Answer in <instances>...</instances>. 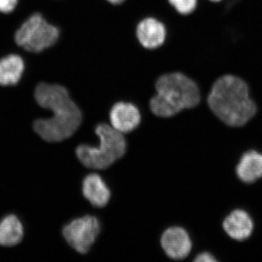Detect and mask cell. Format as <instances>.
<instances>
[{
  "instance_id": "3",
  "label": "cell",
  "mask_w": 262,
  "mask_h": 262,
  "mask_svg": "<svg viewBox=\"0 0 262 262\" xmlns=\"http://www.w3.org/2000/svg\"><path fill=\"white\" fill-rule=\"evenodd\" d=\"M155 88L157 94L150 100L149 106L158 117H173L186 108L195 107L201 101L198 84L180 72L161 76Z\"/></svg>"
},
{
  "instance_id": "12",
  "label": "cell",
  "mask_w": 262,
  "mask_h": 262,
  "mask_svg": "<svg viewBox=\"0 0 262 262\" xmlns=\"http://www.w3.org/2000/svg\"><path fill=\"white\" fill-rule=\"evenodd\" d=\"M237 177L245 183H253L262 178V154L256 151L245 153L236 168Z\"/></svg>"
},
{
  "instance_id": "16",
  "label": "cell",
  "mask_w": 262,
  "mask_h": 262,
  "mask_svg": "<svg viewBox=\"0 0 262 262\" xmlns=\"http://www.w3.org/2000/svg\"><path fill=\"white\" fill-rule=\"evenodd\" d=\"M18 0H0V13H10L18 5Z\"/></svg>"
},
{
  "instance_id": "17",
  "label": "cell",
  "mask_w": 262,
  "mask_h": 262,
  "mask_svg": "<svg viewBox=\"0 0 262 262\" xmlns=\"http://www.w3.org/2000/svg\"><path fill=\"white\" fill-rule=\"evenodd\" d=\"M194 261L196 262H215L217 261L214 256L209 253H202L201 254L198 255L194 258Z\"/></svg>"
},
{
  "instance_id": "19",
  "label": "cell",
  "mask_w": 262,
  "mask_h": 262,
  "mask_svg": "<svg viewBox=\"0 0 262 262\" xmlns=\"http://www.w3.org/2000/svg\"><path fill=\"white\" fill-rule=\"evenodd\" d=\"M212 2H214V3H217V2L222 1V0H211Z\"/></svg>"
},
{
  "instance_id": "13",
  "label": "cell",
  "mask_w": 262,
  "mask_h": 262,
  "mask_svg": "<svg viewBox=\"0 0 262 262\" xmlns=\"http://www.w3.org/2000/svg\"><path fill=\"white\" fill-rule=\"evenodd\" d=\"M25 64L23 58L18 55L11 54L0 59V84L15 85L23 75Z\"/></svg>"
},
{
  "instance_id": "8",
  "label": "cell",
  "mask_w": 262,
  "mask_h": 262,
  "mask_svg": "<svg viewBox=\"0 0 262 262\" xmlns=\"http://www.w3.org/2000/svg\"><path fill=\"white\" fill-rule=\"evenodd\" d=\"M111 126L121 134H127L135 130L141 122L139 108L130 103H115L110 111Z\"/></svg>"
},
{
  "instance_id": "14",
  "label": "cell",
  "mask_w": 262,
  "mask_h": 262,
  "mask_svg": "<svg viewBox=\"0 0 262 262\" xmlns=\"http://www.w3.org/2000/svg\"><path fill=\"white\" fill-rule=\"evenodd\" d=\"M24 234V226L16 215H6L0 221V245L12 247L21 242Z\"/></svg>"
},
{
  "instance_id": "18",
  "label": "cell",
  "mask_w": 262,
  "mask_h": 262,
  "mask_svg": "<svg viewBox=\"0 0 262 262\" xmlns=\"http://www.w3.org/2000/svg\"><path fill=\"white\" fill-rule=\"evenodd\" d=\"M108 3H111V4L113 5H119L120 3H122V2L125 1V0H106Z\"/></svg>"
},
{
  "instance_id": "15",
  "label": "cell",
  "mask_w": 262,
  "mask_h": 262,
  "mask_svg": "<svg viewBox=\"0 0 262 262\" xmlns=\"http://www.w3.org/2000/svg\"><path fill=\"white\" fill-rule=\"evenodd\" d=\"M170 4L180 14L188 15L192 13L196 6V0H168Z\"/></svg>"
},
{
  "instance_id": "7",
  "label": "cell",
  "mask_w": 262,
  "mask_h": 262,
  "mask_svg": "<svg viewBox=\"0 0 262 262\" xmlns=\"http://www.w3.org/2000/svg\"><path fill=\"white\" fill-rule=\"evenodd\" d=\"M160 243L167 256L173 259H184L192 249L190 237L187 231L182 227H173L166 229L162 235Z\"/></svg>"
},
{
  "instance_id": "1",
  "label": "cell",
  "mask_w": 262,
  "mask_h": 262,
  "mask_svg": "<svg viewBox=\"0 0 262 262\" xmlns=\"http://www.w3.org/2000/svg\"><path fill=\"white\" fill-rule=\"evenodd\" d=\"M36 101L53 115L47 119H38L33 128L43 140L60 142L69 139L79 128L82 115L80 108L71 98L63 86L41 82L34 91Z\"/></svg>"
},
{
  "instance_id": "11",
  "label": "cell",
  "mask_w": 262,
  "mask_h": 262,
  "mask_svg": "<svg viewBox=\"0 0 262 262\" xmlns=\"http://www.w3.org/2000/svg\"><path fill=\"white\" fill-rule=\"evenodd\" d=\"M82 193L86 199L95 207L102 208L110 200L111 192L101 177L96 173H91L84 179Z\"/></svg>"
},
{
  "instance_id": "6",
  "label": "cell",
  "mask_w": 262,
  "mask_h": 262,
  "mask_svg": "<svg viewBox=\"0 0 262 262\" xmlns=\"http://www.w3.org/2000/svg\"><path fill=\"white\" fill-rule=\"evenodd\" d=\"M99 232L100 223L97 218L89 215L76 219L63 229L67 242L82 254L89 252Z\"/></svg>"
},
{
  "instance_id": "2",
  "label": "cell",
  "mask_w": 262,
  "mask_h": 262,
  "mask_svg": "<svg viewBox=\"0 0 262 262\" xmlns=\"http://www.w3.org/2000/svg\"><path fill=\"white\" fill-rule=\"evenodd\" d=\"M208 104L215 116L232 127L246 125L257 111L247 83L232 75L215 80L208 94Z\"/></svg>"
},
{
  "instance_id": "10",
  "label": "cell",
  "mask_w": 262,
  "mask_h": 262,
  "mask_svg": "<svg viewBox=\"0 0 262 262\" xmlns=\"http://www.w3.org/2000/svg\"><path fill=\"white\" fill-rule=\"evenodd\" d=\"M224 229L229 237L236 241L248 239L253 232V224L250 215L242 210H235L224 221Z\"/></svg>"
},
{
  "instance_id": "4",
  "label": "cell",
  "mask_w": 262,
  "mask_h": 262,
  "mask_svg": "<svg viewBox=\"0 0 262 262\" xmlns=\"http://www.w3.org/2000/svg\"><path fill=\"white\" fill-rule=\"evenodd\" d=\"M95 131L99 139L98 146L81 144L76 149V155L87 168L103 170L125 155L126 141L123 134L108 124H98Z\"/></svg>"
},
{
  "instance_id": "9",
  "label": "cell",
  "mask_w": 262,
  "mask_h": 262,
  "mask_svg": "<svg viewBox=\"0 0 262 262\" xmlns=\"http://www.w3.org/2000/svg\"><path fill=\"white\" fill-rule=\"evenodd\" d=\"M136 36L143 47L147 49H155L165 42L166 30L159 20L147 18L141 20L138 25Z\"/></svg>"
},
{
  "instance_id": "5",
  "label": "cell",
  "mask_w": 262,
  "mask_h": 262,
  "mask_svg": "<svg viewBox=\"0 0 262 262\" xmlns=\"http://www.w3.org/2000/svg\"><path fill=\"white\" fill-rule=\"evenodd\" d=\"M59 36V29L37 13L29 17L16 31L15 41L26 51L41 53L56 44Z\"/></svg>"
}]
</instances>
